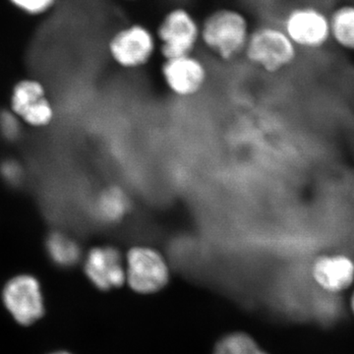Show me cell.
Here are the masks:
<instances>
[{
	"instance_id": "277c9868",
	"label": "cell",
	"mask_w": 354,
	"mask_h": 354,
	"mask_svg": "<svg viewBox=\"0 0 354 354\" xmlns=\"http://www.w3.org/2000/svg\"><path fill=\"white\" fill-rule=\"evenodd\" d=\"M155 34L164 59L193 55L201 44V22L186 7H171L160 18Z\"/></svg>"
},
{
	"instance_id": "52a82bcc",
	"label": "cell",
	"mask_w": 354,
	"mask_h": 354,
	"mask_svg": "<svg viewBox=\"0 0 354 354\" xmlns=\"http://www.w3.org/2000/svg\"><path fill=\"white\" fill-rule=\"evenodd\" d=\"M165 87L183 99L195 97L208 82L209 72L201 58L194 55L167 58L160 66Z\"/></svg>"
},
{
	"instance_id": "e0dca14e",
	"label": "cell",
	"mask_w": 354,
	"mask_h": 354,
	"mask_svg": "<svg viewBox=\"0 0 354 354\" xmlns=\"http://www.w3.org/2000/svg\"><path fill=\"white\" fill-rule=\"evenodd\" d=\"M0 132L7 140H15L19 136L20 123L13 111H3L0 114Z\"/></svg>"
},
{
	"instance_id": "7c38bea8",
	"label": "cell",
	"mask_w": 354,
	"mask_h": 354,
	"mask_svg": "<svg viewBox=\"0 0 354 354\" xmlns=\"http://www.w3.org/2000/svg\"><path fill=\"white\" fill-rule=\"evenodd\" d=\"M133 208L131 197L120 185L102 188L95 200V213L97 220L106 227H116L123 223Z\"/></svg>"
},
{
	"instance_id": "4fadbf2b",
	"label": "cell",
	"mask_w": 354,
	"mask_h": 354,
	"mask_svg": "<svg viewBox=\"0 0 354 354\" xmlns=\"http://www.w3.org/2000/svg\"><path fill=\"white\" fill-rule=\"evenodd\" d=\"M48 255L55 264L70 268L82 258V250L78 242L62 232H53L46 241Z\"/></svg>"
},
{
	"instance_id": "ac0fdd59",
	"label": "cell",
	"mask_w": 354,
	"mask_h": 354,
	"mask_svg": "<svg viewBox=\"0 0 354 354\" xmlns=\"http://www.w3.org/2000/svg\"><path fill=\"white\" fill-rule=\"evenodd\" d=\"M2 174L9 183H16L20 180L21 176H22V171H21L19 165L15 164V162H8L3 165Z\"/></svg>"
},
{
	"instance_id": "7a4b0ae2",
	"label": "cell",
	"mask_w": 354,
	"mask_h": 354,
	"mask_svg": "<svg viewBox=\"0 0 354 354\" xmlns=\"http://www.w3.org/2000/svg\"><path fill=\"white\" fill-rule=\"evenodd\" d=\"M106 50L111 62L121 69L139 70L152 62L158 51L155 32L142 23L118 28L109 37Z\"/></svg>"
},
{
	"instance_id": "8fae6325",
	"label": "cell",
	"mask_w": 354,
	"mask_h": 354,
	"mask_svg": "<svg viewBox=\"0 0 354 354\" xmlns=\"http://www.w3.org/2000/svg\"><path fill=\"white\" fill-rule=\"evenodd\" d=\"M312 276L322 290L341 292L353 283L354 262L344 254L322 255L312 266Z\"/></svg>"
},
{
	"instance_id": "9a60e30c",
	"label": "cell",
	"mask_w": 354,
	"mask_h": 354,
	"mask_svg": "<svg viewBox=\"0 0 354 354\" xmlns=\"http://www.w3.org/2000/svg\"><path fill=\"white\" fill-rule=\"evenodd\" d=\"M214 354H267L257 346L252 337L237 333L223 337L216 344Z\"/></svg>"
},
{
	"instance_id": "30bf717a",
	"label": "cell",
	"mask_w": 354,
	"mask_h": 354,
	"mask_svg": "<svg viewBox=\"0 0 354 354\" xmlns=\"http://www.w3.org/2000/svg\"><path fill=\"white\" fill-rule=\"evenodd\" d=\"M11 106L16 115L32 127H46L53 118L46 90L36 80H23L14 87Z\"/></svg>"
},
{
	"instance_id": "6da1fadb",
	"label": "cell",
	"mask_w": 354,
	"mask_h": 354,
	"mask_svg": "<svg viewBox=\"0 0 354 354\" xmlns=\"http://www.w3.org/2000/svg\"><path fill=\"white\" fill-rule=\"evenodd\" d=\"M251 32L245 14L232 7H220L203 19L200 43L221 62H232L243 55Z\"/></svg>"
},
{
	"instance_id": "44dd1931",
	"label": "cell",
	"mask_w": 354,
	"mask_h": 354,
	"mask_svg": "<svg viewBox=\"0 0 354 354\" xmlns=\"http://www.w3.org/2000/svg\"><path fill=\"white\" fill-rule=\"evenodd\" d=\"M53 354H70L68 353H64V351H62V353H53Z\"/></svg>"
},
{
	"instance_id": "5bb4252c",
	"label": "cell",
	"mask_w": 354,
	"mask_h": 354,
	"mask_svg": "<svg viewBox=\"0 0 354 354\" xmlns=\"http://www.w3.org/2000/svg\"><path fill=\"white\" fill-rule=\"evenodd\" d=\"M329 20L330 37L342 48L354 50V6L339 7Z\"/></svg>"
},
{
	"instance_id": "5b68a950",
	"label": "cell",
	"mask_w": 354,
	"mask_h": 354,
	"mask_svg": "<svg viewBox=\"0 0 354 354\" xmlns=\"http://www.w3.org/2000/svg\"><path fill=\"white\" fill-rule=\"evenodd\" d=\"M243 55L249 64L274 73L292 64L297 48L283 30L263 25L251 32Z\"/></svg>"
},
{
	"instance_id": "ffe728a7",
	"label": "cell",
	"mask_w": 354,
	"mask_h": 354,
	"mask_svg": "<svg viewBox=\"0 0 354 354\" xmlns=\"http://www.w3.org/2000/svg\"><path fill=\"white\" fill-rule=\"evenodd\" d=\"M121 1H124V2H136V1H138V0H121Z\"/></svg>"
},
{
	"instance_id": "9c48e42d",
	"label": "cell",
	"mask_w": 354,
	"mask_h": 354,
	"mask_svg": "<svg viewBox=\"0 0 354 354\" xmlns=\"http://www.w3.org/2000/svg\"><path fill=\"white\" fill-rule=\"evenodd\" d=\"M285 32L297 46L321 48L330 37V20L314 7H298L286 16Z\"/></svg>"
},
{
	"instance_id": "d6986e66",
	"label": "cell",
	"mask_w": 354,
	"mask_h": 354,
	"mask_svg": "<svg viewBox=\"0 0 354 354\" xmlns=\"http://www.w3.org/2000/svg\"><path fill=\"white\" fill-rule=\"evenodd\" d=\"M351 308H353L354 312V292L353 297H351Z\"/></svg>"
},
{
	"instance_id": "2e32d148",
	"label": "cell",
	"mask_w": 354,
	"mask_h": 354,
	"mask_svg": "<svg viewBox=\"0 0 354 354\" xmlns=\"http://www.w3.org/2000/svg\"><path fill=\"white\" fill-rule=\"evenodd\" d=\"M11 4L28 15H41L48 12L57 0H9Z\"/></svg>"
},
{
	"instance_id": "3957f363",
	"label": "cell",
	"mask_w": 354,
	"mask_h": 354,
	"mask_svg": "<svg viewBox=\"0 0 354 354\" xmlns=\"http://www.w3.org/2000/svg\"><path fill=\"white\" fill-rule=\"evenodd\" d=\"M127 283L135 292L152 295L164 290L171 269L167 258L157 247L146 243L130 246L124 252Z\"/></svg>"
},
{
	"instance_id": "8992f818",
	"label": "cell",
	"mask_w": 354,
	"mask_h": 354,
	"mask_svg": "<svg viewBox=\"0 0 354 354\" xmlns=\"http://www.w3.org/2000/svg\"><path fill=\"white\" fill-rule=\"evenodd\" d=\"M84 272L97 290L120 288L127 283L124 253L111 243L92 247L86 254Z\"/></svg>"
},
{
	"instance_id": "ba28073f",
	"label": "cell",
	"mask_w": 354,
	"mask_h": 354,
	"mask_svg": "<svg viewBox=\"0 0 354 354\" xmlns=\"http://www.w3.org/2000/svg\"><path fill=\"white\" fill-rule=\"evenodd\" d=\"M2 297L7 310L21 325H31L43 316V295L34 277L23 274L11 279Z\"/></svg>"
}]
</instances>
